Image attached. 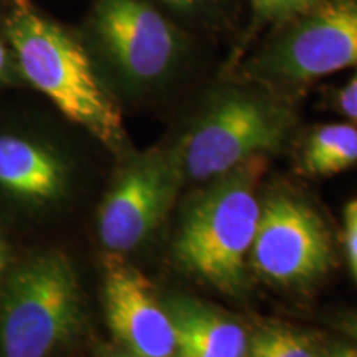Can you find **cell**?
Returning a JSON list of instances; mask_svg holds the SVG:
<instances>
[{
  "instance_id": "30bf717a",
  "label": "cell",
  "mask_w": 357,
  "mask_h": 357,
  "mask_svg": "<svg viewBox=\"0 0 357 357\" xmlns=\"http://www.w3.org/2000/svg\"><path fill=\"white\" fill-rule=\"evenodd\" d=\"M176 333L177 357H247L243 326L211 305L185 296L166 301Z\"/></svg>"
},
{
  "instance_id": "44dd1931",
  "label": "cell",
  "mask_w": 357,
  "mask_h": 357,
  "mask_svg": "<svg viewBox=\"0 0 357 357\" xmlns=\"http://www.w3.org/2000/svg\"><path fill=\"white\" fill-rule=\"evenodd\" d=\"M6 266H7V253H6V247H3V243L0 242V278H2L3 271H6Z\"/></svg>"
},
{
  "instance_id": "7402d4cb",
  "label": "cell",
  "mask_w": 357,
  "mask_h": 357,
  "mask_svg": "<svg viewBox=\"0 0 357 357\" xmlns=\"http://www.w3.org/2000/svg\"><path fill=\"white\" fill-rule=\"evenodd\" d=\"M108 357H132V356L128 354V352H121V354H113V356H108Z\"/></svg>"
},
{
  "instance_id": "3957f363",
  "label": "cell",
  "mask_w": 357,
  "mask_h": 357,
  "mask_svg": "<svg viewBox=\"0 0 357 357\" xmlns=\"http://www.w3.org/2000/svg\"><path fill=\"white\" fill-rule=\"evenodd\" d=\"M79 316L78 278L66 255L47 252L30 258L2 293V357H48L73 336Z\"/></svg>"
},
{
  "instance_id": "7c38bea8",
  "label": "cell",
  "mask_w": 357,
  "mask_h": 357,
  "mask_svg": "<svg viewBox=\"0 0 357 357\" xmlns=\"http://www.w3.org/2000/svg\"><path fill=\"white\" fill-rule=\"evenodd\" d=\"M357 164V128L326 124L311 134L303 153V167L314 176H333Z\"/></svg>"
},
{
  "instance_id": "5bb4252c",
  "label": "cell",
  "mask_w": 357,
  "mask_h": 357,
  "mask_svg": "<svg viewBox=\"0 0 357 357\" xmlns=\"http://www.w3.org/2000/svg\"><path fill=\"white\" fill-rule=\"evenodd\" d=\"M318 2L319 0H250L257 25L293 19Z\"/></svg>"
},
{
  "instance_id": "9a60e30c",
  "label": "cell",
  "mask_w": 357,
  "mask_h": 357,
  "mask_svg": "<svg viewBox=\"0 0 357 357\" xmlns=\"http://www.w3.org/2000/svg\"><path fill=\"white\" fill-rule=\"evenodd\" d=\"M344 243L352 276L357 283V199L351 200L344 208Z\"/></svg>"
},
{
  "instance_id": "8fae6325",
  "label": "cell",
  "mask_w": 357,
  "mask_h": 357,
  "mask_svg": "<svg viewBox=\"0 0 357 357\" xmlns=\"http://www.w3.org/2000/svg\"><path fill=\"white\" fill-rule=\"evenodd\" d=\"M66 172L55 154L17 136H0V185L17 197L47 202L65 189Z\"/></svg>"
},
{
  "instance_id": "5b68a950",
  "label": "cell",
  "mask_w": 357,
  "mask_h": 357,
  "mask_svg": "<svg viewBox=\"0 0 357 357\" xmlns=\"http://www.w3.org/2000/svg\"><path fill=\"white\" fill-rule=\"evenodd\" d=\"M357 66V0H324L298 17L255 61V70L306 83Z\"/></svg>"
},
{
  "instance_id": "52a82bcc",
  "label": "cell",
  "mask_w": 357,
  "mask_h": 357,
  "mask_svg": "<svg viewBox=\"0 0 357 357\" xmlns=\"http://www.w3.org/2000/svg\"><path fill=\"white\" fill-rule=\"evenodd\" d=\"M182 177L177 151H151L119 172L100 208V238L111 253L139 247L166 217Z\"/></svg>"
},
{
  "instance_id": "8992f818",
  "label": "cell",
  "mask_w": 357,
  "mask_h": 357,
  "mask_svg": "<svg viewBox=\"0 0 357 357\" xmlns=\"http://www.w3.org/2000/svg\"><path fill=\"white\" fill-rule=\"evenodd\" d=\"M93 26L102 50L134 84L160 82L184 55L182 33L147 0H98Z\"/></svg>"
},
{
  "instance_id": "6da1fadb",
  "label": "cell",
  "mask_w": 357,
  "mask_h": 357,
  "mask_svg": "<svg viewBox=\"0 0 357 357\" xmlns=\"http://www.w3.org/2000/svg\"><path fill=\"white\" fill-rule=\"evenodd\" d=\"M7 35L22 71L38 91L105 146H123L121 111L77 40L43 17L30 0H12Z\"/></svg>"
},
{
  "instance_id": "e0dca14e",
  "label": "cell",
  "mask_w": 357,
  "mask_h": 357,
  "mask_svg": "<svg viewBox=\"0 0 357 357\" xmlns=\"http://www.w3.org/2000/svg\"><path fill=\"white\" fill-rule=\"evenodd\" d=\"M337 102L342 113L357 121V75L341 89Z\"/></svg>"
},
{
  "instance_id": "ac0fdd59",
  "label": "cell",
  "mask_w": 357,
  "mask_h": 357,
  "mask_svg": "<svg viewBox=\"0 0 357 357\" xmlns=\"http://www.w3.org/2000/svg\"><path fill=\"white\" fill-rule=\"evenodd\" d=\"M341 329L357 344V314H347L341 319Z\"/></svg>"
},
{
  "instance_id": "9c48e42d",
  "label": "cell",
  "mask_w": 357,
  "mask_h": 357,
  "mask_svg": "<svg viewBox=\"0 0 357 357\" xmlns=\"http://www.w3.org/2000/svg\"><path fill=\"white\" fill-rule=\"evenodd\" d=\"M105 311L116 341L132 357H177L176 333L151 280L119 253L105 258Z\"/></svg>"
},
{
  "instance_id": "7a4b0ae2",
  "label": "cell",
  "mask_w": 357,
  "mask_h": 357,
  "mask_svg": "<svg viewBox=\"0 0 357 357\" xmlns=\"http://www.w3.org/2000/svg\"><path fill=\"white\" fill-rule=\"evenodd\" d=\"M263 171V155H257L215 177L187 205L174 240L178 265L222 293L236 294L247 283L261 208L255 187Z\"/></svg>"
},
{
  "instance_id": "4fadbf2b",
  "label": "cell",
  "mask_w": 357,
  "mask_h": 357,
  "mask_svg": "<svg viewBox=\"0 0 357 357\" xmlns=\"http://www.w3.org/2000/svg\"><path fill=\"white\" fill-rule=\"evenodd\" d=\"M247 357H318L310 339L287 328H263L248 339Z\"/></svg>"
},
{
  "instance_id": "277c9868",
  "label": "cell",
  "mask_w": 357,
  "mask_h": 357,
  "mask_svg": "<svg viewBox=\"0 0 357 357\" xmlns=\"http://www.w3.org/2000/svg\"><path fill=\"white\" fill-rule=\"evenodd\" d=\"M291 116L268 98L242 89L222 93L207 105L177 147L182 176L204 182L245 160L278 149Z\"/></svg>"
},
{
  "instance_id": "ffe728a7",
  "label": "cell",
  "mask_w": 357,
  "mask_h": 357,
  "mask_svg": "<svg viewBox=\"0 0 357 357\" xmlns=\"http://www.w3.org/2000/svg\"><path fill=\"white\" fill-rule=\"evenodd\" d=\"M6 68H7V52L2 42H0V77L6 73Z\"/></svg>"
},
{
  "instance_id": "2e32d148",
  "label": "cell",
  "mask_w": 357,
  "mask_h": 357,
  "mask_svg": "<svg viewBox=\"0 0 357 357\" xmlns=\"http://www.w3.org/2000/svg\"><path fill=\"white\" fill-rule=\"evenodd\" d=\"M162 6L184 17H200L217 6L218 0H159Z\"/></svg>"
},
{
  "instance_id": "d6986e66",
  "label": "cell",
  "mask_w": 357,
  "mask_h": 357,
  "mask_svg": "<svg viewBox=\"0 0 357 357\" xmlns=\"http://www.w3.org/2000/svg\"><path fill=\"white\" fill-rule=\"evenodd\" d=\"M319 357H357V346H336Z\"/></svg>"
},
{
  "instance_id": "ba28073f",
  "label": "cell",
  "mask_w": 357,
  "mask_h": 357,
  "mask_svg": "<svg viewBox=\"0 0 357 357\" xmlns=\"http://www.w3.org/2000/svg\"><path fill=\"white\" fill-rule=\"evenodd\" d=\"M250 258L268 280L281 284L306 283L331 268V238L310 205L275 194L260 208Z\"/></svg>"
}]
</instances>
